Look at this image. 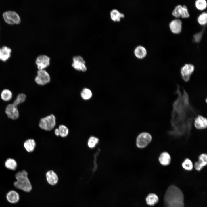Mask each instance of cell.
<instances>
[{
    "label": "cell",
    "mask_w": 207,
    "mask_h": 207,
    "mask_svg": "<svg viewBox=\"0 0 207 207\" xmlns=\"http://www.w3.org/2000/svg\"><path fill=\"white\" fill-rule=\"evenodd\" d=\"M164 201V207H184L183 193L174 185L170 186L167 189Z\"/></svg>",
    "instance_id": "cell-1"
},
{
    "label": "cell",
    "mask_w": 207,
    "mask_h": 207,
    "mask_svg": "<svg viewBox=\"0 0 207 207\" xmlns=\"http://www.w3.org/2000/svg\"><path fill=\"white\" fill-rule=\"evenodd\" d=\"M28 172L25 170L17 172L15 175L16 181L14 183V185L17 189L25 192H28L32 189V185L28 177Z\"/></svg>",
    "instance_id": "cell-2"
},
{
    "label": "cell",
    "mask_w": 207,
    "mask_h": 207,
    "mask_svg": "<svg viewBox=\"0 0 207 207\" xmlns=\"http://www.w3.org/2000/svg\"><path fill=\"white\" fill-rule=\"evenodd\" d=\"M56 124V118L54 115L51 114L42 118L39 121V126L43 130L50 131L54 128Z\"/></svg>",
    "instance_id": "cell-3"
},
{
    "label": "cell",
    "mask_w": 207,
    "mask_h": 207,
    "mask_svg": "<svg viewBox=\"0 0 207 207\" xmlns=\"http://www.w3.org/2000/svg\"><path fill=\"white\" fill-rule=\"evenodd\" d=\"M152 139V136L150 133L147 132H142L137 138L136 145L139 148H144L150 143Z\"/></svg>",
    "instance_id": "cell-4"
},
{
    "label": "cell",
    "mask_w": 207,
    "mask_h": 207,
    "mask_svg": "<svg viewBox=\"0 0 207 207\" xmlns=\"http://www.w3.org/2000/svg\"><path fill=\"white\" fill-rule=\"evenodd\" d=\"M3 16L5 21L9 24H19L21 20L19 15L14 11H6L3 14Z\"/></svg>",
    "instance_id": "cell-5"
},
{
    "label": "cell",
    "mask_w": 207,
    "mask_h": 207,
    "mask_svg": "<svg viewBox=\"0 0 207 207\" xmlns=\"http://www.w3.org/2000/svg\"><path fill=\"white\" fill-rule=\"evenodd\" d=\"M35 77V82L38 85H44L50 82L51 78L49 74L45 70H38Z\"/></svg>",
    "instance_id": "cell-6"
},
{
    "label": "cell",
    "mask_w": 207,
    "mask_h": 207,
    "mask_svg": "<svg viewBox=\"0 0 207 207\" xmlns=\"http://www.w3.org/2000/svg\"><path fill=\"white\" fill-rule=\"evenodd\" d=\"M194 69V65L191 64H186L181 68V74L182 78L184 81L187 82L189 80Z\"/></svg>",
    "instance_id": "cell-7"
},
{
    "label": "cell",
    "mask_w": 207,
    "mask_h": 207,
    "mask_svg": "<svg viewBox=\"0 0 207 207\" xmlns=\"http://www.w3.org/2000/svg\"><path fill=\"white\" fill-rule=\"evenodd\" d=\"M72 67L76 70L85 72L87 68L85 65V61L83 57L80 55L74 56L72 58Z\"/></svg>",
    "instance_id": "cell-8"
},
{
    "label": "cell",
    "mask_w": 207,
    "mask_h": 207,
    "mask_svg": "<svg viewBox=\"0 0 207 207\" xmlns=\"http://www.w3.org/2000/svg\"><path fill=\"white\" fill-rule=\"evenodd\" d=\"M5 112L7 117L12 120H16L19 117V113L18 106L13 103H9L6 106Z\"/></svg>",
    "instance_id": "cell-9"
},
{
    "label": "cell",
    "mask_w": 207,
    "mask_h": 207,
    "mask_svg": "<svg viewBox=\"0 0 207 207\" xmlns=\"http://www.w3.org/2000/svg\"><path fill=\"white\" fill-rule=\"evenodd\" d=\"M50 58L45 55H39L36 58L35 63L38 70H44L50 64Z\"/></svg>",
    "instance_id": "cell-10"
},
{
    "label": "cell",
    "mask_w": 207,
    "mask_h": 207,
    "mask_svg": "<svg viewBox=\"0 0 207 207\" xmlns=\"http://www.w3.org/2000/svg\"><path fill=\"white\" fill-rule=\"evenodd\" d=\"M207 165V154L203 153L199 155L198 160L195 162L193 167L197 171H200Z\"/></svg>",
    "instance_id": "cell-11"
},
{
    "label": "cell",
    "mask_w": 207,
    "mask_h": 207,
    "mask_svg": "<svg viewBox=\"0 0 207 207\" xmlns=\"http://www.w3.org/2000/svg\"><path fill=\"white\" fill-rule=\"evenodd\" d=\"M182 22L181 20L178 18L174 19L170 22L169 27L171 32L176 34H179L182 30Z\"/></svg>",
    "instance_id": "cell-12"
},
{
    "label": "cell",
    "mask_w": 207,
    "mask_h": 207,
    "mask_svg": "<svg viewBox=\"0 0 207 207\" xmlns=\"http://www.w3.org/2000/svg\"><path fill=\"white\" fill-rule=\"evenodd\" d=\"M194 125L197 129H205L207 127V119L201 115H198L194 119Z\"/></svg>",
    "instance_id": "cell-13"
},
{
    "label": "cell",
    "mask_w": 207,
    "mask_h": 207,
    "mask_svg": "<svg viewBox=\"0 0 207 207\" xmlns=\"http://www.w3.org/2000/svg\"><path fill=\"white\" fill-rule=\"evenodd\" d=\"M46 178L48 183L52 186L56 185L58 181L57 175L53 170H49L46 172Z\"/></svg>",
    "instance_id": "cell-14"
},
{
    "label": "cell",
    "mask_w": 207,
    "mask_h": 207,
    "mask_svg": "<svg viewBox=\"0 0 207 207\" xmlns=\"http://www.w3.org/2000/svg\"><path fill=\"white\" fill-rule=\"evenodd\" d=\"M158 160L161 165L166 166L169 165L170 164L171 158L170 155L168 152L164 151L160 154Z\"/></svg>",
    "instance_id": "cell-15"
},
{
    "label": "cell",
    "mask_w": 207,
    "mask_h": 207,
    "mask_svg": "<svg viewBox=\"0 0 207 207\" xmlns=\"http://www.w3.org/2000/svg\"><path fill=\"white\" fill-rule=\"evenodd\" d=\"M11 49L9 47L4 46L0 48V60L5 62L11 57Z\"/></svg>",
    "instance_id": "cell-16"
},
{
    "label": "cell",
    "mask_w": 207,
    "mask_h": 207,
    "mask_svg": "<svg viewBox=\"0 0 207 207\" xmlns=\"http://www.w3.org/2000/svg\"><path fill=\"white\" fill-rule=\"evenodd\" d=\"M6 197L7 200L9 202L13 204L17 202L20 198L18 193L14 190L9 191L7 193Z\"/></svg>",
    "instance_id": "cell-17"
},
{
    "label": "cell",
    "mask_w": 207,
    "mask_h": 207,
    "mask_svg": "<svg viewBox=\"0 0 207 207\" xmlns=\"http://www.w3.org/2000/svg\"><path fill=\"white\" fill-rule=\"evenodd\" d=\"M159 201L158 195L153 193L149 194L145 198V201L147 205L150 206H154Z\"/></svg>",
    "instance_id": "cell-18"
},
{
    "label": "cell",
    "mask_w": 207,
    "mask_h": 207,
    "mask_svg": "<svg viewBox=\"0 0 207 207\" xmlns=\"http://www.w3.org/2000/svg\"><path fill=\"white\" fill-rule=\"evenodd\" d=\"M134 53L136 57L139 59H142L147 55V51L146 49L142 46H139L135 49Z\"/></svg>",
    "instance_id": "cell-19"
},
{
    "label": "cell",
    "mask_w": 207,
    "mask_h": 207,
    "mask_svg": "<svg viewBox=\"0 0 207 207\" xmlns=\"http://www.w3.org/2000/svg\"><path fill=\"white\" fill-rule=\"evenodd\" d=\"M0 97L1 99L5 102L10 101L13 97L12 91L9 89H3L0 94Z\"/></svg>",
    "instance_id": "cell-20"
},
{
    "label": "cell",
    "mask_w": 207,
    "mask_h": 207,
    "mask_svg": "<svg viewBox=\"0 0 207 207\" xmlns=\"http://www.w3.org/2000/svg\"><path fill=\"white\" fill-rule=\"evenodd\" d=\"M36 144L34 140L33 139H29L26 140L24 143V148L27 152H31L34 150Z\"/></svg>",
    "instance_id": "cell-21"
},
{
    "label": "cell",
    "mask_w": 207,
    "mask_h": 207,
    "mask_svg": "<svg viewBox=\"0 0 207 207\" xmlns=\"http://www.w3.org/2000/svg\"><path fill=\"white\" fill-rule=\"evenodd\" d=\"M110 14L111 19L114 22L120 21L121 18L124 17L123 14L116 9L112 10Z\"/></svg>",
    "instance_id": "cell-22"
},
{
    "label": "cell",
    "mask_w": 207,
    "mask_h": 207,
    "mask_svg": "<svg viewBox=\"0 0 207 207\" xmlns=\"http://www.w3.org/2000/svg\"><path fill=\"white\" fill-rule=\"evenodd\" d=\"M182 168L185 170L190 171L193 169V164L191 160L186 158L184 159L181 164Z\"/></svg>",
    "instance_id": "cell-23"
},
{
    "label": "cell",
    "mask_w": 207,
    "mask_h": 207,
    "mask_svg": "<svg viewBox=\"0 0 207 207\" xmlns=\"http://www.w3.org/2000/svg\"><path fill=\"white\" fill-rule=\"evenodd\" d=\"M5 165L7 169L13 170H15L17 167V163L16 161L12 158L7 159L5 162Z\"/></svg>",
    "instance_id": "cell-24"
},
{
    "label": "cell",
    "mask_w": 207,
    "mask_h": 207,
    "mask_svg": "<svg viewBox=\"0 0 207 207\" xmlns=\"http://www.w3.org/2000/svg\"><path fill=\"white\" fill-rule=\"evenodd\" d=\"M92 95L91 91L87 88L83 89L80 93L82 98L85 100L90 99L92 97Z\"/></svg>",
    "instance_id": "cell-25"
},
{
    "label": "cell",
    "mask_w": 207,
    "mask_h": 207,
    "mask_svg": "<svg viewBox=\"0 0 207 207\" xmlns=\"http://www.w3.org/2000/svg\"><path fill=\"white\" fill-rule=\"evenodd\" d=\"M26 95L22 93H19L17 95L13 103L16 106L24 102L26 99Z\"/></svg>",
    "instance_id": "cell-26"
},
{
    "label": "cell",
    "mask_w": 207,
    "mask_h": 207,
    "mask_svg": "<svg viewBox=\"0 0 207 207\" xmlns=\"http://www.w3.org/2000/svg\"><path fill=\"white\" fill-rule=\"evenodd\" d=\"M195 5L198 9L203 11L206 8L207 3L205 0H197L195 2Z\"/></svg>",
    "instance_id": "cell-27"
},
{
    "label": "cell",
    "mask_w": 207,
    "mask_h": 207,
    "mask_svg": "<svg viewBox=\"0 0 207 207\" xmlns=\"http://www.w3.org/2000/svg\"><path fill=\"white\" fill-rule=\"evenodd\" d=\"M197 21L198 23L201 25H205L207 23V13L204 12L198 17Z\"/></svg>",
    "instance_id": "cell-28"
},
{
    "label": "cell",
    "mask_w": 207,
    "mask_h": 207,
    "mask_svg": "<svg viewBox=\"0 0 207 207\" xmlns=\"http://www.w3.org/2000/svg\"><path fill=\"white\" fill-rule=\"evenodd\" d=\"M99 141V139L97 138L94 136H91L88 140V146L89 148H93L95 147Z\"/></svg>",
    "instance_id": "cell-29"
},
{
    "label": "cell",
    "mask_w": 207,
    "mask_h": 207,
    "mask_svg": "<svg viewBox=\"0 0 207 207\" xmlns=\"http://www.w3.org/2000/svg\"><path fill=\"white\" fill-rule=\"evenodd\" d=\"M60 136L62 137H66L69 133V131L68 127L64 125H60L58 128Z\"/></svg>",
    "instance_id": "cell-30"
},
{
    "label": "cell",
    "mask_w": 207,
    "mask_h": 207,
    "mask_svg": "<svg viewBox=\"0 0 207 207\" xmlns=\"http://www.w3.org/2000/svg\"><path fill=\"white\" fill-rule=\"evenodd\" d=\"M182 10V6L178 5L176 6L172 12V15L175 17L178 18L181 17Z\"/></svg>",
    "instance_id": "cell-31"
},
{
    "label": "cell",
    "mask_w": 207,
    "mask_h": 207,
    "mask_svg": "<svg viewBox=\"0 0 207 207\" xmlns=\"http://www.w3.org/2000/svg\"><path fill=\"white\" fill-rule=\"evenodd\" d=\"M190 14L186 6L184 5L182 6V10L181 17L185 18H189Z\"/></svg>",
    "instance_id": "cell-32"
},
{
    "label": "cell",
    "mask_w": 207,
    "mask_h": 207,
    "mask_svg": "<svg viewBox=\"0 0 207 207\" xmlns=\"http://www.w3.org/2000/svg\"><path fill=\"white\" fill-rule=\"evenodd\" d=\"M202 36V33L201 32L195 34L194 36V39L196 42H199L201 39Z\"/></svg>",
    "instance_id": "cell-33"
},
{
    "label": "cell",
    "mask_w": 207,
    "mask_h": 207,
    "mask_svg": "<svg viewBox=\"0 0 207 207\" xmlns=\"http://www.w3.org/2000/svg\"><path fill=\"white\" fill-rule=\"evenodd\" d=\"M54 133L56 136H60V132L58 128H56L54 131Z\"/></svg>",
    "instance_id": "cell-34"
}]
</instances>
